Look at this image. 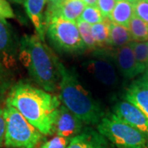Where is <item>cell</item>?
<instances>
[{"instance_id":"obj_16","label":"cell","mask_w":148,"mask_h":148,"mask_svg":"<svg viewBox=\"0 0 148 148\" xmlns=\"http://www.w3.org/2000/svg\"><path fill=\"white\" fill-rule=\"evenodd\" d=\"M133 16L134 7L132 3L128 1H117L110 20L115 24L127 27Z\"/></svg>"},{"instance_id":"obj_15","label":"cell","mask_w":148,"mask_h":148,"mask_svg":"<svg viewBox=\"0 0 148 148\" xmlns=\"http://www.w3.org/2000/svg\"><path fill=\"white\" fill-rule=\"evenodd\" d=\"M67 148H112L110 142L99 132L86 127L71 139Z\"/></svg>"},{"instance_id":"obj_21","label":"cell","mask_w":148,"mask_h":148,"mask_svg":"<svg viewBox=\"0 0 148 148\" xmlns=\"http://www.w3.org/2000/svg\"><path fill=\"white\" fill-rule=\"evenodd\" d=\"M76 24H77V27L78 28L82 40L85 44L86 49H94L97 47L95 39L93 37V35H92V32H91V25H90L89 23H87L86 21L81 20V19H78L76 21Z\"/></svg>"},{"instance_id":"obj_1","label":"cell","mask_w":148,"mask_h":148,"mask_svg":"<svg viewBox=\"0 0 148 148\" xmlns=\"http://www.w3.org/2000/svg\"><path fill=\"white\" fill-rule=\"evenodd\" d=\"M6 104L14 107L43 135L54 133L61 101L57 95L19 82L9 90Z\"/></svg>"},{"instance_id":"obj_29","label":"cell","mask_w":148,"mask_h":148,"mask_svg":"<svg viewBox=\"0 0 148 148\" xmlns=\"http://www.w3.org/2000/svg\"><path fill=\"white\" fill-rule=\"evenodd\" d=\"M86 6H97V0H82Z\"/></svg>"},{"instance_id":"obj_9","label":"cell","mask_w":148,"mask_h":148,"mask_svg":"<svg viewBox=\"0 0 148 148\" xmlns=\"http://www.w3.org/2000/svg\"><path fill=\"white\" fill-rule=\"evenodd\" d=\"M113 112L122 121L135 127L148 138V117L137 106L127 101H119L114 106Z\"/></svg>"},{"instance_id":"obj_7","label":"cell","mask_w":148,"mask_h":148,"mask_svg":"<svg viewBox=\"0 0 148 148\" xmlns=\"http://www.w3.org/2000/svg\"><path fill=\"white\" fill-rule=\"evenodd\" d=\"M20 41L10 24L0 21V61L6 69L15 68L19 60Z\"/></svg>"},{"instance_id":"obj_8","label":"cell","mask_w":148,"mask_h":148,"mask_svg":"<svg viewBox=\"0 0 148 148\" xmlns=\"http://www.w3.org/2000/svg\"><path fill=\"white\" fill-rule=\"evenodd\" d=\"M86 6L82 0H48L45 21L53 17H61L76 22L80 18Z\"/></svg>"},{"instance_id":"obj_25","label":"cell","mask_w":148,"mask_h":148,"mask_svg":"<svg viewBox=\"0 0 148 148\" xmlns=\"http://www.w3.org/2000/svg\"><path fill=\"white\" fill-rule=\"evenodd\" d=\"M11 86L10 75L0 61V96L3 95Z\"/></svg>"},{"instance_id":"obj_22","label":"cell","mask_w":148,"mask_h":148,"mask_svg":"<svg viewBox=\"0 0 148 148\" xmlns=\"http://www.w3.org/2000/svg\"><path fill=\"white\" fill-rule=\"evenodd\" d=\"M79 19L89 23L90 25H95L102 22L105 17L97 6H86Z\"/></svg>"},{"instance_id":"obj_32","label":"cell","mask_w":148,"mask_h":148,"mask_svg":"<svg viewBox=\"0 0 148 148\" xmlns=\"http://www.w3.org/2000/svg\"><path fill=\"white\" fill-rule=\"evenodd\" d=\"M22 1H23V0H22Z\"/></svg>"},{"instance_id":"obj_27","label":"cell","mask_w":148,"mask_h":148,"mask_svg":"<svg viewBox=\"0 0 148 148\" xmlns=\"http://www.w3.org/2000/svg\"><path fill=\"white\" fill-rule=\"evenodd\" d=\"M15 17V13L12 10L8 0H0V21L11 19Z\"/></svg>"},{"instance_id":"obj_31","label":"cell","mask_w":148,"mask_h":148,"mask_svg":"<svg viewBox=\"0 0 148 148\" xmlns=\"http://www.w3.org/2000/svg\"><path fill=\"white\" fill-rule=\"evenodd\" d=\"M116 1H128V2H130V3H133L136 0H116Z\"/></svg>"},{"instance_id":"obj_17","label":"cell","mask_w":148,"mask_h":148,"mask_svg":"<svg viewBox=\"0 0 148 148\" xmlns=\"http://www.w3.org/2000/svg\"><path fill=\"white\" fill-rule=\"evenodd\" d=\"M132 41V36L127 27L118 25L110 21L109 45L118 49L129 45Z\"/></svg>"},{"instance_id":"obj_11","label":"cell","mask_w":148,"mask_h":148,"mask_svg":"<svg viewBox=\"0 0 148 148\" xmlns=\"http://www.w3.org/2000/svg\"><path fill=\"white\" fill-rule=\"evenodd\" d=\"M87 69L100 82L107 86H114L119 77L114 64L105 57L91 59L87 63Z\"/></svg>"},{"instance_id":"obj_14","label":"cell","mask_w":148,"mask_h":148,"mask_svg":"<svg viewBox=\"0 0 148 148\" xmlns=\"http://www.w3.org/2000/svg\"><path fill=\"white\" fill-rule=\"evenodd\" d=\"M47 0H23L27 16L33 23L36 35L43 42L45 41L46 21L45 5Z\"/></svg>"},{"instance_id":"obj_24","label":"cell","mask_w":148,"mask_h":148,"mask_svg":"<svg viewBox=\"0 0 148 148\" xmlns=\"http://www.w3.org/2000/svg\"><path fill=\"white\" fill-rule=\"evenodd\" d=\"M71 140L67 138L55 136L52 139L42 143L39 148H67Z\"/></svg>"},{"instance_id":"obj_2","label":"cell","mask_w":148,"mask_h":148,"mask_svg":"<svg viewBox=\"0 0 148 148\" xmlns=\"http://www.w3.org/2000/svg\"><path fill=\"white\" fill-rule=\"evenodd\" d=\"M19 61L38 86L47 92H53L59 86L60 73L58 58L36 35L21 37L19 48Z\"/></svg>"},{"instance_id":"obj_26","label":"cell","mask_w":148,"mask_h":148,"mask_svg":"<svg viewBox=\"0 0 148 148\" xmlns=\"http://www.w3.org/2000/svg\"><path fill=\"white\" fill-rule=\"evenodd\" d=\"M116 2V0H97V7L104 17L110 19Z\"/></svg>"},{"instance_id":"obj_28","label":"cell","mask_w":148,"mask_h":148,"mask_svg":"<svg viewBox=\"0 0 148 148\" xmlns=\"http://www.w3.org/2000/svg\"><path fill=\"white\" fill-rule=\"evenodd\" d=\"M6 132V119L3 109L0 108V147L4 144Z\"/></svg>"},{"instance_id":"obj_19","label":"cell","mask_w":148,"mask_h":148,"mask_svg":"<svg viewBox=\"0 0 148 148\" xmlns=\"http://www.w3.org/2000/svg\"><path fill=\"white\" fill-rule=\"evenodd\" d=\"M127 28L131 34L132 41L148 40V24L137 16H132Z\"/></svg>"},{"instance_id":"obj_12","label":"cell","mask_w":148,"mask_h":148,"mask_svg":"<svg viewBox=\"0 0 148 148\" xmlns=\"http://www.w3.org/2000/svg\"><path fill=\"white\" fill-rule=\"evenodd\" d=\"M114 59L118 69L126 78L132 79L139 74L143 73L136 62L131 43L116 49L114 53Z\"/></svg>"},{"instance_id":"obj_23","label":"cell","mask_w":148,"mask_h":148,"mask_svg":"<svg viewBox=\"0 0 148 148\" xmlns=\"http://www.w3.org/2000/svg\"><path fill=\"white\" fill-rule=\"evenodd\" d=\"M133 7L134 15L148 24V0H136Z\"/></svg>"},{"instance_id":"obj_10","label":"cell","mask_w":148,"mask_h":148,"mask_svg":"<svg viewBox=\"0 0 148 148\" xmlns=\"http://www.w3.org/2000/svg\"><path fill=\"white\" fill-rule=\"evenodd\" d=\"M83 122L73 114L67 107L60 106L54 125V133L57 136L71 140L82 131Z\"/></svg>"},{"instance_id":"obj_13","label":"cell","mask_w":148,"mask_h":148,"mask_svg":"<svg viewBox=\"0 0 148 148\" xmlns=\"http://www.w3.org/2000/svg\"><path fill=\"white\" fill-rule=\"evenodd\" d=\"M125 98L148 117V74L132 82L126 90Z\"/></svg>"},{"instance_id":"obj_30","label":"cell","mask_w":148,"mask_h":148,"mask_svg":"<svg viewBox=\"0 0 148 148\" xmlns=\"http://www.w3.org/2000/svg\"><path fill=\"white\" fill-rule=\"evenodd\" d=\"M8 1H11V2H13V3H23L22 0H8Z\"/></svg>"},{"instance_id":"obj_3","label":"cell","mask_w":148,"mask_h":148,"mask_svg":"<svg viewBox=\"0 0 148 148\" xmlns=\"http://www.w3.org/2000/svg\"><path fill=\"white\" fill-rule=\"evenodd\" d=\"M60 101L69 110L78 117L83 123L98 124L104 117V111L100 103L80 83L73 70L59 64Z\"/></svg>"},{"instance_id":"obj_5","label":"cell","mask_w":148,"mask_h":148,"mask_svg":"<svg viewBox=\"0 0 148 148\" xmlns=\"http://www.w3.org/2000/svg\"><path fill=\"white\" fill-rule=\"evenodd\" d=\"M45 34L53 49L60 53L79 54L87 49L74 21L50 18L46 21Z\"/></svg>"},{"instance_id":"obj_18","label":"cell","mask_w":148,"mask_h":148,"mask_svg":"<svg viewBox=\"0 0 148 148\" xmlns=\"http://www.w3.org/2000/svg\"><path fill=\"white\" fill-rule=\"evenodd\" d=\"M110 21L109 18L105 17L102 22L91 25V32L97 47H106V45H109Z\"/></svg>"},{"instance_id":"obj_6","label":"cell","mask_w":148,"mask_h":148,"mask_svg":"<svg viewBox=\"0 0 148 148\" xmlns=\"http://www.w3.org/2000/svg\"><path fill=\"white\" fill-rule=\"evenodd\" d=\"M97 130L118 148H145L148 139L143 132L114 114L103 117L97 124Z\"/></svg>"},{"instance_id":"obj_4","label":"cell","mask_w":148,"mask_h":148,"mask_svg":"<svg viewBox=\"0 0 148 148\" xmlns=\"http://www.w3.org/2000/svg\"><path fill=\"white\" fill-rule=\"evenodd\" d=\"M4 145L10 148H36L43 134L32 125L14 107L6 104Z\"/></svg>"},{"instance_id":"obj_20","label":"cell","mask_w":148,"mask_h":148,"mask_svg":"<svg viewBox=\"0 0 148 148\" xmlns=\"http://www.w3.org/2000/svg\"><path fill=\"white\" fill-rule=\"evenodd\" d=\"M134 56L142 73L148 69V40L131 42Z\"/></svg>"}]
</instances>
